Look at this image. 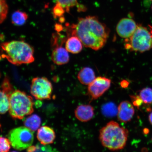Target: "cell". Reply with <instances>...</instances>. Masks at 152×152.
<instances>
[{
	"label": "cell",
	"instance_id": "cell-1",
	"mask_svg": "<svg viewBox=\"0 0 152 152\" xmlns=\"http://www.w3.org/2000/svg\"><path fill=\"white\" fill-rule=\"evenodd\" d=\"M68 29L71 35L78 38L84 46L95 50L104 46L110 33L107 26L95 16L79 18L77 23L72 24Z\"/></svg>",
	"mask_w": 152,
	"mask_h": 152
},
{
	"label": "cell",
	"instance_id": "cell-2",
	"mask_svg": "<svg viewBox=\"0 0 152 152\" xmlns=\"http://www.w3.org/2000/svg\"><path fill=\"white\" fill-rule=\"evenodd\" d=\"M1 57L15 65L29 64L34 58L33 48L22 41H12L1 43Z\"/></svg>",
	"mask_w": 152,
	"mask_h": 152
},
{
	"label": "cell",
	"instance_id": "cell-3",
	"mask_svg": "<svg viewBox=\"0 0 152 152\" xmlns=\"http://www.w3.org/2000/svg\"><path fill=\"white\" fill-rule=\"evenodd\" d=\"M99 138L102 146L112 151L122 149L126 146L129 135L128 130L112 121L100 130Z\"/></svg>",
	"mask_w": 152,
	"mask_h": 152
},
{
	"label": "cell",
	"instance_id": "cell-4",
	"mask_svg": "<svg viewBox=\"0 0 152 152\" xmlns=\"http://www.w3.org/2000/svg\"><path fill=\"white\" fill-rule=\"evenodd\" d=\"M33 98L19 90L13 91L10 98L9 113L15 119H22L33 113Z\"/></svg>",
	"mask_w": 152,
	"mask_h": 152
},
{
	"label": "cell",
	"instance_id": "cell-5",
	"mask_svg": "<svg viewBox=\"0 0 152 152\" xmlns=\"http://www.w3.org/2000/svg\"><path fill=\"white\" fill-rule=\"evenodd\" d=\"M124 47L132 52L143 53L152 48V28L138 24L133 35L125 39Z\"/></svg>",
	"mask_w": 152,
	"mask_h": 152
},
{
	"label": "cell",
	"instance_id": "cell-6",
	"mask_svg": "<svg viewBox=\"0 0 152 152\" xmlns=\"http://www.w3.org/2000/svg\"><path fill=\"white\" fill-rule=\"evenodd\" d=\"M33 132L27 127L21 126L11 130L7 137L12 147L21 151L32 145L34 139Z\"/></svg>",
	"mask_w": 152,
	"mask_h": 152
},
{
	"label": "cell",
	"instance_id": "cell-7",
	"mask_svg": "<svg viewBox=\"0 0 152 152\" xmlns=\"http://www.w3.org/2000/svg\"><path fill=\"white\" fill-rule=\"evenodd\" d=\"M53 90L52 83L46 77H37L32 80L30 92L37 99H50Z\"/></svg>",
	"mask_w": 152,
	"mask_h": 152
},
{
	"label": "cell",
	"instance_id": "cell-8",
	"mask_svg": "<svg viewBox=\"0 0 152 152\" xmlns=\"http://www.w3.org/2000/svg\"><path fill=\"white\" fill-rule=\"evenodd\" d=\"M111 84V80L107 78L101 77H96L88 86V94L91 99H97L109 90Z\"/></svg>",
	"mask_w": 152,
	"mask_h": 152
},
{
	"label": "cell",
	"instance_id": "cell-9",
	"mask_svg": "<svg viewBox=\"0 0 152 152\" xmlns=\"http://www.w3.org/2000/svg\"><path fill=\"white\" fill-rule=\"evenodd\" d=\"M138 24L133 19L124 18L118 23L116 30L120 37L126 39L130 37L137 28Z\"/></svg>",
	"mask_w": 152,
	"mask_h": 152
},
{
	"label": "cell",
	"instance_id": "cell-10",
	"mask_svg": "<svg viewBox=\"0 0 152 152\" xmlns=\"http://www.w3.org/2000/svg\"><path fill=\"white\" fill-rule=\"evenodd\" d=\"M134 113V108L132 103L129 101H124L121 102L118 108V119L121 122L128 123L132 120Z\"/></svg>",
	"mask_w": 152,
	"mask_h": 152
},
{
	"label": "cell",
	"instance_id": "cell-11",
	"mask_svg": "<svg viewBox=\"0 0 152 152\" xmlns=\"http://www.w3.org/2000/svg\"><path fill=\"white\" fill-rule=\"evenodd\" d=\"M55 47L51 55V59L55 64L61 65L67 64L69 61V56L68 51L59 43H53Z\"/></svg>",
	"mask_w": 152,
	"mask_h": 152
},
{
	"label": "cell",
	"instance_id": "cell-12",
	"mask_svg": "<svg viewBox=\"0 0 152 152\" xmlns=\"http://www.w3.org/2000/svg\"><path fill=\"white\" fill-rule=\"evenodd\" d=\"M56 137L54 130L50 127L45 126L38 129L37 137L40 142L43 145L53 143Z\"/></svg>",
	"mask_w": 152,
	"mask_h": 152
},
{
	"label": "cell",
	"instance_id": "cell-13",
	"mask_svg": "<svg viewBox=\"0 0 152 152\" xmlns=\"http://www.w3.org/2000/svg\"><path fill=\"white\" fill-rule=\"evenodd\" d=\"M94 109L90 104H81L78 106L75 111V116L82 122H87L94 117Z\"/></svg>",
	"mask_w": 152,
	"mask_h": 152
},
{
	"label": "cell",
	"instance_id": "cell-14",
	"mask_svg": "<svg viewBox=\"0 0 152 152\" xmlns=\"http://www.w3.org/2000/svg\"><path fill=\"white\" fill-rule=\"evenodd\" d=\"M77 78L82 84L88 86L96 78L94 70L90 67H85L80 71L77 75Z\"/></svg>",
	"mask_w": 152,
	"mask_h": 152
},
{
	"label": "cell",
	"instance_id": "cell-15",
	"mask_svg": "<svg viewBox=\"0 0 152 152\" xmlns=\"http://www.w3.org/2000/svg\"><path fill=\"white\" fill-rule=\"evenodd\" d=\"M83 44L78 38L71 36L66 42L65 47L68 52L74 54L80 53L83 48Z\"/></svg>",
	"mask_w": 152,
	"mask_h": 152
},
{
	"label": "cell",
	"instance_id": "cell-16",
	"mask_svg": "<svg viewBox=\"0 0 152 152\" xmlns=\"http://www.w3.org/2000/svg\"><path fill=\"white\" fill-rule=\"evenodd\" d=\"M58 3L65 10L66 12L69 13L70 9L75 7H77L79 12H84L87 8L84 5L80 4L77 0H56Z\"/></svg>",
	"mask_w": 152,
	"mask_h": 152
},
{
	"label": "cell",
	"instance_id": "cell-17",
	"mask_svg": "<svg viewBox=\"0 0 152 152\" xmlns=\"http://www.w3.org/2000/svg\"><path fill=\"white\" fill-rule=\"evenodd\" d=\"M41 124V119L39 116L33 115L27 118L24 121V126L35 132L39 129Z\"/></svg>",
	"mask_w": 152,
	"mask_h": 152
},
{
	"label": "cell",
	"instance_id": "cell-18",
	"mask_svg": "<svg viewBox=\"0 0 152 152\" xmlns=\"http://www.w3.org/2000/svg\"><path fill=\"white\" fill-rule=\"evenodd\" d=\"M28 16L26 12L20 10L15 11L13 13L11 17L12 23L15 25L22 26L27 20Z\"/></svg>",
	"mask_w": 152,
	"mask_h": 152
},
{
	"label": "cell",
	"instance_id": "cell-19",
	"mask_svg": "<svg viewBox=\"0 0 152 152\" xmlns=\"http://www.w3.org/2000/svg\"><path fill=\"white\" fill-rule=\"evenodd\" d=\"M11 94L1 90L0 112L4 114L8 111L9 108L10 98Z\"/></svg>",
	"mask_w": 152,
	"mask_h": 152
},
{
	"label": "cell",
	"instance_id": "cell-20",
	"mask_svg": "<svg viewBox=\"0 0 152 152\" xmlns=\"http://www.w3.org/2000/svg\"><path fill=\"white\" fill-rule=\"evenodd\" d=\"M139 96L144 103L151 104L152 103V89L146 87L140 91Z\"/></svg>",
	"mask_w": 152,
	"mask_h": 152
},
{
	"label": "cell",
	"instance_id": "cell-21",
	"mask_svg": "<svg viewBox=\"0 0 152 152\" xmlns=\"http://www.w3.org/2000/svg\"><path fill=\"white\" fill-rule=\"evenodd\" d=\"M28 152L35 151H45L51 152L53 151L52 148L48 145H44L43 144H38L35 146H30L27 149Z\"/></svg>",
	"mask_w": 152,
	"mask_h": 152
},
{
	"label": "cell",
	"instance_id": "cell-22",
	"mask_svg": "<svg viewBox=\"0 0 152 152\" xmlns=\"http://www.w3.org/2000/svg\"><path fill=\"white\" fill-rule=\"evenodd\" d=\"M0 22L2 23L7 18L9 8L6 0H0Z\"/></svg>",
	"mask_w": 152,
	"mask_h": 152
},
{
	"label": "cell",
	"instance_id": "cell-23",
	"mask_svg": "<svg viewBox=\"0 0 152 152\" xmlns=\"http://www.w3.org/2000/svg\"><path fill=\"white\" fill-rule=\"evenodd\" d=\"M0 151L1 152H7L11 148V143L9 139L1 137L0 138Z\"/></svg>",
	"mask_w": 152,
	"mask_h": 152
},
{
	"label": "cell",
	"instance_id": "cell-24",
	"mask_svg": "<svg viewBox=\"0 0 152 152\" xmlns=\"http://www.w3.org/2000/svg\"><path fill=\"white\" fill-rule=\"evenodd\" d=\"M65 12V10L58 3H56L53 9V14L55 18L62 17Z\"/></svg>",
	"mask_w": 152,
	"mask_h": 152
},
{
	"label": "cell",
	"instance_id": "cell-25",
	"mask_svg": "<svg viewBox=\"0 0 152 152\" xmlns=\"http://www.w3.org/2000/svg\"><path fill=\"white\" fill-rule=\"evenodd\" d=\"M115 107L113 104H108L104 106L102 111L104 115L111 116L117 113Z\"/></svg>",
	"mask_w": 152,
	"mask_h": 152
},
{
	"label": "cell",
	"instance_id": "cell-26",
	"mask_svg": "<svg viewBox=\"0 0 152 152\" xmlns=\"http://www.w3.org/2000/svg\"><path fill=\"white\" fill-rule=\"evenodd\" d=\"M130 96L133 105L136 107H140L142 104L143 103L139 96Z\"/></svg>",
	"mask_w": 152,
	"mask_h": 152
},
{
	"label": "cell",
	"instance_id": "cell-27",
	"mask_svg": "<svg viewBox=\"0 0 152 152\" xmlns=\"http://www.w3.org/2000/svg\"><path fill=\"white\" fill-rule=\"evenodd\" d=\"M129 83L126 80H123L121 81V85L123 88H126L129 86Z\"/></svg>",
	"mask_w": 152,
	"mask_h": 152
},
{
	"label": "cell",
	"instance_id": "cell-28",
	"mask_svg": "<svg viewBox=\"0 0 152 152\" xmlns=\"http://www.w3.org/2000/svg\"><path fill=\"white\" fill-rule=\"evenodd\" d=\"M55 28L57 31H61L62 30V26L60 24H57L55 26Z\"/></svg>",
	"mask_w": 152,
	"mask_h": 152
},
{
	"label": "cell",
	"instance_id": "cell-29",
	"mask_svg": "<svg viewBox=\"0 0 152 152\" xmlns=\"http://www.w3.org/2000/svg\"><path fill=\"white\" fill-rule=\"evenodd\" d=\"M149 122L152 125V113L150 114L149 116Z\"/></svg>",
	"mask_w": 152,
	"mask_h": 152
},
{
	"label": "cell",
	"instance_id": "cell-30",
	"mask_svg": "<svg viewBox=\"0 0 152 152\" xmlns=\"http://www.w3.org/2000/svg\"><path fill=\"white\" fill-rule=\"evenodd\" d=\"M150 1H152V0H150Z\"/></svg>",
	"mask_w": 152,
	"mask_h": 152
},
{
	"label": "cell",
	"instance_id": "cell-31",
	"mask_svg": "<svg viewBox=\"0 0 152 152\" xmlns=\"http://www.w3.org/2000/svg\"></svg>",
	"mask_w": 152,
	"mask_h": 152
}]
</instances>
